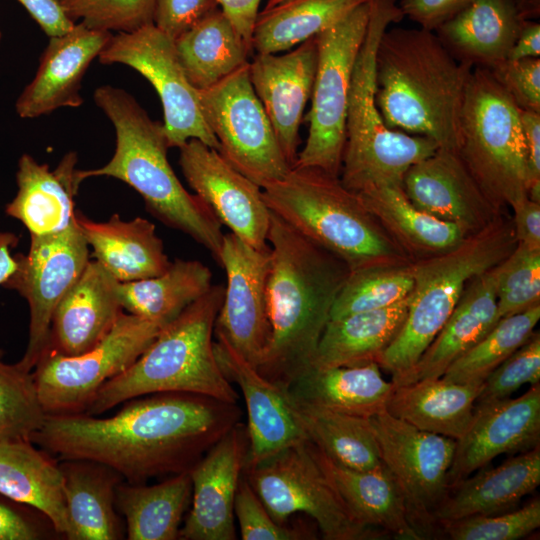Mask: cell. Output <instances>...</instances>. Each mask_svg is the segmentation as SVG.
Returning a JSON list of instances; mask_svg holds the SVG:
<instances>
[{"label":"cell","instance_id":"cell-52","mask_svg":"<svg viewBox=\"0 0 540 540\" xmlns=\"http://www.w3.org/2000/svg\"><path fill=\"white\" fill-rule=\"evenodd\" d=\"M56 536L60 535L46 515L0 492V540H43Z\"/></svg>","mask_w":540,"mask_h":540},{"label":"cell","instance_id":"cell-11","mask_svg":"<svg viewBox=\"0 0 540 540\" xmlns=\"http://www.w3.org/2000/svg\"><path fill=\"white\" fill-rule=\"evenodd\" d=\"M243 475L279 524H286L293 514L304 513L316 522L326 540L369 536V527L344 502L317 461L309 440L244 467Z\"/></svg>","mask_w":540,"mask_h":540},{"label":"cell","instance_id":"cell-15","mask_svg":"<svg viewBox=\"0 0 540 540\" xmlns=\"http://www.w3.org/2000/svg\"><path fill=\"white\" fill-rule=\"evenodd\" d=\"M26 254L15 256L17 268L3 285L26 299L30 310L28 342L16 364L32 371L47 346L53 312L90 260L89 246L74 221L63 231L30 236Z\"/></svg>","mask_w":540,"mask_h":540},{"label":"cell","instance_id":"cell-46","mask_svg":"<svg viewBox=\"0 0 540 540\" xmlns=\"http://www.w3.org/2000/svg\"><path fill=\"white\" fill-rule=\"evenodd\" d=\"M494 271L500 318L540 303V250L517 243Z\"/></svg>","mask_w":540,"mask_h":540},{"label":"cell","instance_id":"cell-7","mask_svg":"<svg viewBox=\"0 0 540 540\" xmlns=\"http://www.w3.org/2000/svg\"><path fill=\"white\" fill-rule=\"evenodd\" d=\"M369 20L351 80L340 181L355 194L402 185L406 171L439 147L386 126L375 100L376 52L382 34L404 15L396 0H368Z\"/></svg>","mask_w":540,"mask_h":540},{"label":"cell","instance_id":"cell-9","mask_svg":"<svg viewBox=\"0 0 540 540\" xmlns=\"http://www.w3.org/2000/svg\"><path fill=\"white\" fill-rule=\"evenodd\" d=\"M457 153L498 208L528 197L520 109L487 68L475 67L470 74Z\"/></svg>","mask_w":540,"mask_h":540},{"label":"cell","instance_id":"cell-23","mask_svg":"<svg viewBox=\"0 0 540 540\" xmlns=\"http://www.w3.org/2000/svg\"><path fill=\"white\" fill-rule=\"evenodd\" d=\"M317 55L314 36L289 52L255 54L249 62L253 89L291 167L299 152V128L312 94Z\"/></svg>","mask_w":540,"mask_h":540},{"label":"cell","instance_id":"cell-55","mask_svg":"<svg viewBox=\"0 0 540 540\" xmlns=\"http://www.w3.org/2000/svg\"><path fill=\"white\" fill-rule=\"evenodd\" d=\"M525 141L528 198L540 203V112L520 109Z\"/></svg>","mask_w":540,"mask_h":540},{"label":"cell","instance_id":"cell-35","mask_svg":"<svg viewBox=\"0 0 540 540\" xmlns=\"http://www.w3.org/2000/svg\"><path fill=\"white\" fill-rule=\"evenodd\" d=\"M0 492L37 509L60 536L65 535L68 523L62 474L59 461L47 451L30 440L0 441Z\"/></svg>","mask_w":540,"mask_h":540},{"label":"cell","instance_id":"cell-32","mask_svg":"<svg viewBox=\"0 0 540 540\" xmlns=\"http://www.w3.org/2000/svg\"><path fill=\"white\" fill-rule=\"evenodd\" d=\"M311 447L320 466L362 524L381 528L402 539H423L410 520L399 485L383 463L370 470H354L332 461L312 443Z\"/></svg>","mask_w":540,"mask_h":540},{"label":"cell","instance_id":"cell-43","mask_svg":"<svg viewBox=\"0 0 540 540\" xmlns=\"http://www.w3.org/2000/svg\"><path fill=\"white\" fill-rule=\"evenodd\" d=\"M540 303L500 318L475 345L455 360L441 376L454 383H483L485 379L534 332Z\"/></svg>","mask_w":540,"mask_h":540},{"label":"cell","instance_id":"cell-36","mask_svg":"<svg viewBox=\"0 0 540 540\" xmlns=\"http://www.w3.org/2000/svg\"><path fill=\"white\" fill-rule=\"evenodd\" d=\"M412 261L445 252L466 235L457 226L416 207L402 185H385L356 194Z\"/></svg>","mask_w":540,"mask_h":540},{"label":"cell","instance_id":"cell-8","mask_svg":"<svg viewBox=\"0 0 540 540\" xmlns=\"http://www.w3.org/2000/svg\"><path fill=\"white\" fill-rule=\"evenodd\" d=\"M504 212L453 248L412 261L414 285L405 321L376 363L392 378L410 370L453 312L468 282L500 263L516 246Z\"/></svg>","mask_w":540,"mask_h":540},{"label":"cell","instance_id":"cell-10","mask_svg":"<svg viewBox=\"0 0 540 540\" xmlns=\"http://www.w3.org/2000/svg\"><path fill=\"white\" fill-rule=\"evenodd\" d=\"M369 20V1L316 35L317 67L305 145L293 167L339 177L346 136L348 99L354 66Z\"/></svg>","mask_w":540,"mask_h":540},{"label":"cell","instance_id":"cell-30","mask_svg":"<svg viewBox=\"0 0 540 540\" xmlns=\"http://www.w3.org/2000/svg\"><path fill=\"white\" fill-rule=\"evenodd\" d=\"M74 218L94 260L120 283L157 276L171 263L155 225L145 218L123 220L115 213L97 222L77 210Z\"/></svg>","mask_w":540,"mask_h":540},{"label":"cell","instance_id":"cell-28","mask_svg":"<svg viewBox=\"0 0 540 540\" xmlns=\"http://www.w3.org/2000/svg\"><path fill=\"white\" fill-rule=\"evenodd\" d=\"M478 470L472 477L448 487L433 512L435 525L515 509L540 484V447L509 457L496 467L486 465Z\"/></svg>","mask_w":540,"mask_h":540},{"label":"cell","instance_id":"cell-48","mask_svg":"<svg viewBox=\"0 0 540 540\" xmlns=\"http://www.w3.org/2000/svg\"><path fill=\"white\" fill-rule=\"evenodd\" d=\"M66 15L90 28L132 32L153 24L154 0H58Z\"/></svg>","mask_w":540,"mask_h":540},{"label":"cell","instance_id":"cell-4","mask_svg":"<svg viewBox=\"0 0 540 540\" xmlns=\"http://www.w3.org/2000/svg\"><path fill=\"white\" fill-rule=\"evenodd\" d=\"M93 98L115 129V151L102 167L78 169V180L107 176L123 181L140 194L154 217L190 236L219 264L222 224L211 208L187 191L176 176L167 157L169 147L163 123L152 120L136 99L121 88L102 85Z\"/></svg>","mask_w":540,"mask_h":540},{"label":"cell","instance_id":"cell-22","mask_svg":"<svg viewBox=\"0 0 540 540\" xmlns=\"http://www.w3.org/2000/svg\"><path fill=\"white\" fill-rule=\"evenodd\" d=\"M540 443V384L517 398L475 405L465 434L456 440L448 487L501 454L522 453Z\"/></svg>","mask_w":540,"mask_h":540},{"label":"cell","instance_id":"cell-61","mask_svg":"<svg viewBox=\"0 0 540 540\" xmlns=\"http://www.w3.org/2000/svg\"><path fill=\"white\" fill-rule=\"evenodd\" d=\"M519 9L526 20H536L540 15V0H517Z\"/></svg>","mask_w":540,"mask_h":540},{"label":"cell","instance_id":"cell-27","mask_svg":"<svg viewBox=\"0 0 540 540\" xmlns=\"http://www.w3.org/2000/svg\"><path fill=\"white\" fill-rule=\"evenodd\" d=\"M77 154H66L54 170L23 154L16 172L17 193L5 207V213L20 221L30 236L58 233L66 229L75 216L74 197L80 181L77 178Z\"/></svg>","mask_w":540,"mask_h":540},{"label":"cell","instance_id":"cell-25","mask_svg":"<svg viewBox=\"0 0 540 540\" xmlns=\"http://www.w3.org/2000/svg\"><path fill=\"white\" fill-rule=\"evenodd\" d=\"M119 284L96 260L90 259L56 306L45 349L74 356L96 346L124 313Z\"/></svg>","mask_w":540,"mask_h":540},{"label":"cell","instance_id":"cell-26","mask_svg":"<svg viewBox=\"0 0 540 540\" xmlns=\"http://www.w3.org/2000/svg\"><path fill=\"white\" fill-rule=\"evenodd\" d=\"M494 267L468 282L448 320L417 363L392 378L394 386L441 377L455 360L496 325L500 317Z\"/></svg>","mask_w":540,"mask_h":540},{"label":"cell","instance_id":"cell-44","mask_svg":"<svg viewBox=\"0 0 540 540\" xmlns=\"http://www.w3.org/2000/svg\"><path fill=\"white\" fill-rule=\"evenodd\" d=\"M413 285L412 262L352 271L333 303L330 319L392 306L407 298Z\"/></svg>","mask_w":540,"mask_h":540},{"label":"cell","instance_id":"cell-56","mask_svg":"<svg viewBox=\"0 0 540 540\" xmlns=\"http://www.w3.org/2000/svg\"><path fill=\"white\" fill-rule=\"evenodd\" d=\"M510 208L517 243L540 250V203L525 197L514 202Z\"/></svg>","mask_w":540,"mask_h":540},{"label":"cell","instance_id":"cell-34","mask_svg":"<svg viewBox=\"0 0 540 540\" xmlns=\"http://www.w3.org/2000/svg\"><path fill=\"white\" fill-rule=\"evenodd\" d=\"M376 362L330 368L310 367L287 389L301 403L370 418L386 409L392 382Z\"/></svg>","mask_w":540,"mask_h":540},{"label":"cell","instance_id":"cell-17","mask_svg":"<svg viewBox=\"0 0 540 540\" xmlns=\"http://www.w3.org/2000/svg\"><path fill=\"white\" fill-rule=\"evenodd\" d=\"M271 262L270 246L256 249L231 232L224 234L219 264L227 282L215 331L254 367L270 339L267 283Z\"/></svg>","mask_w":540,"mask_h":540},{"label":"cell","instance_id":"cell-38","mask_svg":"<svg viewBox=\"0 0 540 540\" xmlns=\"http://www.w3.org/2000/svg\"><path fill=\"white\" fill-rule=\"evenodd\" d=\"M192 499L189 471L153 485L122 481L116 488V510L125 519L128 540H176Z\"/></svg>","mask_w":540,"mask_h":540},{"label":"cell","instance_id":"cell-33","mask_svg":"<svg viewBox=\"0 0 540 540\" xmlns=\"http://www.w3.org/2000/svg\"><path fill=\"white\" fill-rule=\"evenodd\" d=\"M482 389L483 383H454L442 377L393 385L386 411L422 431L458 440L473 419Z\"/></svg>","mask_w":540,"mask_h":540},{"label":"cell","instance_id":"cell-14","mask_svg":"<svg viewBox=\"0 0 540 540\" xmlns=\"http://www.w3.org/2000/svg\"><path fill=\"white\" fill-rule=\"evenodd\" d=\"M100 63L123 64L146 78L159 95L169 148L198 139L218 151L219 144L204 120L198 97L179 61L174 40L154 24L112 34L98 56Z\"/></svg>","mask_w":540,"mask_h":540},{"label":"cell","instance_id":"cell-1","mask_svg":"<svg viewBox=\"0 0 540 540\" xmlns=\"http://www.w3.org/2000/svg\"><path fill=\"white\" fill-rule=\"evenodd\" d=\"M241 416L237 403L160 392L125 401L111 417L46 415L30 441L57 460H93L144 483L189 471Z\"/></svg>","mask_w":540,"mask_h":540},{"label":"cell","instance_id":"cell-12","mask_svg":"<svg viewBox=\"0 0 540 540\" xmlns=\"http://www.w3.org/2000/svg\"><path fill=\"white\" fill-rule=\"evenodd\" d=\"M164 326L124 312L87 352L67 356L45 349L32 375L46 415L85 413L99 389L131 366Z\"/></svg>","mask_w":540,"mask_h":540},{"label":"cell","instance_id":"cell-51","mask_svg":"<svg viewBox=\"0 0 540 540\" xmlns=\"http://www.w3.org/2000/svg\"><path fill=\"white\" fill-rule=\"evenodd\" d=\"M522 110L540 112V58L506 59L489 69Z\"/></svg>","mask_w":540,"mask_h":540},{"label":"cell","instance_id":"cell-62","mask_svg":"<svg viewBox=\"0 0 540 540\" xmlns=\"http://www.w3.org/2000/svg\"><path fill=\"white\" fill-rule=\"evenodd\" d=\"M284 1H286V0H268V2H267L264 9L271 8V7L276 6V5H278V4H280V3L284 2Z\"/></svg>","mask_w":540,"mask_h":540},{"label":"cell","instance_id":"cell-3","mask_svg":"<svg viewBox=\"0 0 540 540\" xmlns=\"http://www.w3.org/2000/svg\"><path fill=\"white\" fill-rule=\"evenodd\" d=\"M378 110L387 127L457 151L471 67L456 60L435 32L391 28L376 52Z\"/></svg>","mask_w":540,"mask_h":540},{"label":"cell","instance_id":"cell-58","mask_svg":"<svg viewBox=\"0 0 540 540\" xmlns=\"http://www.w3.org/2000/svg\"><path fill=\"white\" fill-rule=\"evenodd\" d=\"M219 8L227 16L236 33L246 46L252 51V34L259 14L261 0H215Z\"/></svg>","mask_w":540,"mask_h":540},{"label":"cell","instance_id":"cell-40","mask_svg":"<svg viewBox=\"0 0 540 540\" xmlns=\"http://www.w3.org/2000/svg\"><path fill=\"white\" fill-rule=\"evenodd\" d=\"M174 42L182 68L197 90L214 86L249 62L250 52L219 7Z\"/></svg>","mask_w":540,"mask_h":540},{"label":"cell","instance_id":"cell-39","mask_svg":"<svg viewBox=\"0 0 540 540\" xmlns=\"http://www.w3.org/2000/svg\"><path fill=\"white\" fill-rule=\"evenodd\" d=\"M210 268L198 260L175 259L161 274L119 284L124 312L166 325L212 286Z\"/></svg>","mask_w":540,"mask_h":540},{"label":"cell","instance_id":"cell-29","mask_svg":"<svg viewBox=\"0 0 540 540\" xmlns=\"http://www.w3.org/2000/svg\"><path fill=\"white\" fill-rule=\"evenodd\" d=\"M525 21L517 0H471L434 32L462 64L490 69L508 58Z\"/></svg>","mask_w":540,"mask_h":540},{"label":"cell","instance_id":"cell-53","mask_svg":"<svg viewBox=\"0 0 540 540\" xmlns=\"http://www.w3.org/2000/svg\"><path fill=\"white\" fill-rule=\"evenodd\" d=\"M218 7L215 0H154L153 24L175 40Z\"/></svg>","mask_w":540,"mask_h":540},{"label":"cell","instance_id":"cell-31","mask_svg":"<svg viewBox=\"0 0 540 540\" xmlns=\"http://www.w3.org/2000/svg\"><path fill=\"white\" fill-rule=\"evenodd\" d=\"M63 479L68 540H120L126 535L115 506L124 480L111 467L87 459L58 460Z\"/></svg>","mask_w":540,"mask_h":540},{"label":"cell","instance_id":"cell-13","mask_svg":"<svg viewBox=\"0 0 540 540\" xmlns=\"http://www.w3.org/2000/svg\"><path fill=\"white\" fill-rule=\"evenodd\" d=\"M205 122L221 156L264 188L291 170L249 75V62L214 86L198 90Z\"/></svg>","mask_w":540,"mask_h":540},{"label":"cell","instance_id":"cell-59","mask_svg":"<svg viewBox=\"0 0 540 540\" xmlns=\"http://www.w3.org/2000/svg\"><path fill=\"white\" fill-rule=\"evenodd\" d=\"M540 56V24L526 20L507 59L538 58Z\"/></svg>","mask_w":540,"mask_h":540},{"label":"cell","instance_id":"cell-18","mask_svg":"<svg viewBox=\"0 0 540 540\" xmlns=\"http://www.w3.org/2000/svg\"><path fill=\"white\" fill-rule=\"evenodd\" d=\"M179 151V165L188 185L221 224L252 247L267 248L270 210L262 188L198 139H190Z\"/></svg>","mask_w":540,"mask_h":540},{"label":"cell","instance_id":"cell-60","mask_svg":"<svg viewBox=\"0 0 540 540\" xmlns=\"http://www.w3.org/2000/svg\"><path fill=\"white\" fill-rule=\"evenodd\" d=\"M19 237L12 232H0V286H3L17 268L15 256L10 250L18 244ZM3 351L0 349V357Z\"/></svg>","mask_w":540,"mask_h":540},{"label":"cell","instance_id":"cell-16","mask_svg":"<svg viewBox=\"0 0 540 540\" xmlns=\"http://www.w3.org/2000/svg\"><path fill=\"white\" fill-rule=\"evenodd\" d=\"M369 421L380 460L399 485L410 520L422 535L435 525L433 512L448 489L456 440L422 431L386 409Z\"/></svg>","mask_w":540,"mask_h":540},{"label":"cell","instance_id":"cell-21","mask_svg":"<svg viewBox=\"0 0 540 540\" xmlns=\"http://www.w3.org/2000/svg\"><path fill=\"white\" fill-rule=\"evenodd\" d=\"M247 448L246 429L238 423L189 470L191 508L181 526L179 539L237 538L234 503Z\"/></svg>","mask_w":540,"mask_h":540},{"label":"cell","instance_id":"cell-41","mask_svg":"<svg viewBox=\"0 0 540 540\" xmlns=\"http://www.w3.org/2000/svg\"><path fill=\"white\" fill-rule=\"evenodd\" d=\"M367 0H286L259 12L252 34L255 54L287 51L331 27Z\"/></svg>","mask_w":540,"mask_h":540},{"label":"cell","instance_id":"cell-47","mask_svg":"<svg viewBox=\"0 0 540 540\" xmlns=\"http://www.w3.org/2000/svg\"><path fill=\"white\" fill-rule=\"evenodd\" d=\"M437 525L453 540H516L540 526V499L534 498L520 509L491 515H473Z\"/></svg>","mask_w":540,"mask_h":540},{"label":"cell","instance_id":"cell-19","mask_svg":"<svg viewBox=\"0 0 540 540\" xmlns=\"http://www.w3.org/2000/svg\"><path fill=\"white\" fill-rule=\"evenodd\" d=\"M214 335L218 364L225 377L238 385L246 404L248 448L244 467L308 440L288 392L262 376L221 333L214 330Z\"/></svg>","mask_w":540,"mask_h":540},{"label":"cell","instance_id":"cell-20","mask_svg":"<svg viewBox=\"0 0 540 540\" xmlns=\"http://www.w3.org/2000/svg\"><path fill=\"white\" fill-rule=\"evenodd\" d=\"M402 187L422 211L474 234L507 211L498 208L470 174L457 151L438 148L412 165Z\"/></svg>","mask_w":540,"mask_h":540},{"label":"cell","instance_id":"cell-2","mask_svg":"<svg viewBox=\"0 0 540 540\" xmlns=\"http://www.w3.org/2000/svg\"><path fill=\"white\" fill-rule=\"evenodd\" d=\"M268 244L270 339L255 368L287 391L312 366L333 303L351 271L271 211Z\"/></svg>","mask_w":540,"mask_h":540},{"label":"cell","instance_id":"cell-54","mask_svg":"<svg viewBox=\"0 0 540 540\" xmlns=\"http://www.w3.org/2000/svg\"><path fill=\"white\" fill-rule=\"evenodd\" d=\"M471 0H401L398 4L404 17L418 27L435 31L462 10Z\"/></svg>","mask_w":540,"mask_h":540},{"label":"cell","instance_id":"cell-6","mask_svg":"<svg viewBox=\"0 0 540 540\" xmlns=\"http://www.w3.org/2000/svg\"><path fill=\"white\" fill-rule=\"evenodd\" d=\"M269 210L302 236L357 271L412 262L359 197L337 176L292 167L280 181L262 188Z\"/></svg>","mask_w":540,"mask_h":540},{"label":"cell","instance_id":"cell-50","mask_svg":"<svg viewBox=\"0 0 540 540\" xmlns=\"http://www.w3.org/2000/svg\"><path fill=\"white\" fill-rule=\"evenodd\" d=\"M234 514L243 540L315 539V535L305 526L277 523L244 477L243 472L235 497Z\"/></svg>","mask_w":540,"mask_h":540},{"label":"cell","instance_id":"cell-5","mask_svg":"<svg viewBox=\"0 0 540 540\" xmlns=\"http://www.w3.org/2000/svg\"><path fill=\"white\" fill-rule=\"evenodd\" d=\"M224 285H212L166 324L126 370L97 392L86 414L98 416L125 401L153 393L186 392L237 403L238 394L214 352V330Z\"/></svg>","mask_w":540,"mask_h":540},{"label":"cell","instance_id":"cell-45","mask_svg":"<svg viewBox=\"0 0 540 540\" xmlns=\"http://www.w3.org/2000/svg\"><path fill=\"white\" fill-rule=\"evenodd\" d=\"M45 418L32 371L0 361V441L30 440Z\"/></svg>","mask_w":540,"mask_h":540},{"label":"cell","instance_id":"cell-37","mask_svg":"<svg viewBox=\"0 0 540 540\" xmlns=\"http://www.w3.org/2000/svg\"><path fill=\"white\" fill-rule=\"evenodd\" d=\"M408 304L409 296L386 308L330 319L311 367L330 368L376 362L401 329Z\"/></svg>","mask_w":540,"mask_h":540},{"label":"cell","instance_id":"cell-42","mask_svg":"<svg viewBox=\"0 0 540 540\" xmlns=\"http://www.w3.org/2000/svg\"><path fill=\"white\" fill-rule=\"evenodd\" d=\"M291 401L307 439L332 461L360 471L382 463L369 418Z\"/></svg>","mask_w":540,"mask_h":540},{"label":"cell","instance_id":"cell-63","mask_svg":"<svg viewBox=\"0 0 540 540\" xmlns=\"http://www.w3.org/2000/svg\"><path fill=\"white\" fill-rule=\"evenodd\" d=\"M1 38H2V33H1V31H0V42H1Z\"/></svg>","mask_w":540,"mask_h":540},{"label":"cell","instance_id":"cell-49","mask_svg":"<svg viewBox=\"0 0 540 540\" xmlns=\"http://www.w3.org/2000/svg\"><path fill=\"white\" fill-rule=\"evenodd\" d=\"M540 381V333L538 330L505 359L483 382L475 405H487L510 398L524 384Z\"/></svg>","mask_w":540,"mask_h":540},{"label":"cell","instance_id":"cell-24","mask_svg":"<svg viewBox=\"0 0 540 540\" xmlns=\"http://www.w3.org/2000/svg\"><path fill=\"white\" fill-rule=\"evenodd\" d=\"M111 36L112 32L79 22L68 32L50 37L34 78L16 100L18 116L33 119L59 108L81 106L83 77Z\"/></svg>","mask_w":540,"mask_h":540},{"label":"cell","instance_id":"cell-57","mask_svg":"<svg viewBox=\"0 0 540 540\" xmlns=\"http://www.w3.org/2000/svg\"><path fill=\"white\" fill-rule=\"evenodd\" d=\"M38 23L47 36L68 32L74 22L66 15L58 0H17Z\"/></svg>","mask_w":540,"mask_h":540}]
</instances>
